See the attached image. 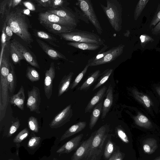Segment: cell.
<instances>
[{
  "instance_id": "1",
  "label": "cell",
  "mask_w": 160,
  "mask_h": 160,
  "mask_svg": "<svg viewBox=\"0 0 160 160\" xmlns=\"http://www.w3.org/2000/svg\"><path fill=\"white\" fill-rule=\"evenodd\" d=\"M5 20V22L10 26L13 32L22 40L29 45L33 42L24 15L17 11L8 12Z\"/></svg>"
},
{
  "instance_id": "2",
  "label": "cell",
  "mask_w": 160,
  "mask_h": 160,
  "mask_svg": "<svg viewBox=\"0 0 160 160\" xmlns=\"http://www.w3.org/2000/svg\"><path fill=\"white\" fill-rule=\"evenodd\" d=\"M10 69V62L5 55L2 56L0 62V121L5 117L9 100V85L7 76Z\"/></svg>"
},
{
  "instance_id": "3",
  "label": "cell",
  "mask_w": 160,
  "mask_h": 160,
  "mask_svg": "<svg viewBox=\"0 0 160 160\" xmlns=\"http://www.w3.org/2000/svg\"><path fill=\"white\" fill-rule=\"evenodd\" d=\"M109 131V126L105 124L93 132L94 136L86 154L81 160H100L103 146Z\"/></svg>"
},
{
  "instance_id": "4",
  "label": "cell",
  "mask_w": 160,
  "mask_h": 160,
  "mask_svg": "<svg viewBox=\"0 0 160 160\" xmlns=\"http://www.w3.org/2000/svg\"><path fill=\"white\" fill-rule=\"evenodd\" d=\"M106 6L100 3L109 23L116 32L120 31L122 28V8L121 2L118 0H107Z\"/></svg>"
},
{
  "instance_id": "5",
  "label": "cell",
  "mask_w": 160,
  "mask_h": 160,
  "mask_svg": "<svg viewBox=\"0 0 160 160\" xmlns=\"http://www.w3.org/2000/svg\"><path fill=\"white\" fill-rule=\"evenodd\" d=\"M58 35L66 41L95 43L100 46L104 45V40L97 34L77 29H74L70 32L61 33Z\"/></svg>"
},
{
  "instance_id": "6",
  "label": "cell",
  "mask_w": 160,
  "mask_h": 160,
  "mask_svg": "<svg viewBox=\"0 0 160 160\" xmlns=\"http://www.w3.org/2000/svg\"><path fill=\"white\" fill-rule=\"evenodd\" d=\"M76 4L85 15L98 33L100 35L103 32L102 29L95 13L91 1L77 0Z\"/></svg>"
},
{
  "instance_id": "7",
  "label": "cell",
  "mask_w": 160,
  "mask_h": 160,
  "mask_svg": "<svg viewBox=\"0 0 160 160\" xmlns=\"http://www.w3.org/2000/svg\"><path fill=\"white\" fill-rule=\"evenodd\" d=\"M28 97L26 104L27 108L31 112L40 114L41 98L39 88L33 86L31 90L28 91Z\"/></svg>"
},
{
  "instance_id": "8",
  "label": "cell",
  "mask_w": 160,
  "mask_h": 160,
  "mask_svg": "<svg viewBox=\"0 0 160 160\" xmlns=\"http://www.w3.org/2000/svg\"><path fill=\"white\" fill-rule=\"evenodd\" d=\"M72 115V105L70 104L54 117L49 123V127L52 128H57L62 127L70 121Z\"/></svg>"
},
{
  "instance_id": "9",
  "label": "cell",
  "mask_w": 160,
  "mask_h": 160,
  "mask_svg": "<svg viewBox=\"0 0 160 160\" xmlns=\"http://www.w3.org/2000/svg\"><path fill=\"white\" fill-rule=\"evenodd\" d=\"M124 47L125 45L123 44L112 47L103 58L88 65L89 67L95 66L111 62L122 55Z\"/></svg>"
},
{
  "instance_id": "10",
  "label": "cell",
  "mask_w": 160,
  "mask_h": 160,
  "mask_svg": "<svg viewBox=\"0 0 160 160\" xmlns=\"http://www.w3.org/2000/svg\"><path fill=\"white\" fill-rule=\"evenodd\" d=\"M48 13L56 15L77 26L79 19L75 12L64 7L51 9L47 11Z\"/></svg>"
},
{
  "instance_id": "11",
  "label": "cell",
  "mask_w": 160,
  "mask_h": 160,
  "mask_svg": "<svg viewBox=\"0 0 160 160\" xmlns=\"http://www.w3.org/2000/svg\"><path fill=\"white\" fill-rule=\"evenodd\" d=\"M38 19L40 23L42 22L53 23L74 28H75L76 27L73 24L59 16L48 13L47 11L39 13L38 14Z\"/></svg>"
},
{
  "instance_id": "12",
  "label": "cell",
  "mask_w": 160,
  "mask_h": 160,
  "mask_svg": "<svg viewBox=\"0 0 160 160\" xmlns=\"http://www.w3.org/2000/svg\"><path fill=\"white\" fill-rule=\"evenodd\" d=\"M56 74L54 63H51L48 70L46 71L44 83V93L48 99L51 97L52 92L53 80Z\"/></svg>"
},
{
  "instance_id": "13",
  "label": "cell",
  "mask_w": 160,
  "mask_h": 160,
  "mask_svg": "<svg viewBox=\"0 0 160 160\" xmlns=\"http://www.w3.org/2000/svg\"><path fill=\"white\" fill-rule=\"evenodd\" d=\"M12 42L28 63L34 67L40 68L39 66L36 59L23 45L15 39L12 40Z\"/></svg>"
},
{
  "instance_id": "14",
  "label": "cell",
  "mask_w": 160,
  "mask_h": 160,
  "mask_svg": "<svg viewBox=\"0 0 160 160\" xmlns=\"http://www.w3.org/2000/svg\"><path fill=\"white\" fill-rule=\"evenodd\" d=\"M83 134H80L72 138L56 151L58 153H68L72 151L75 150L78 146Z\"/></svg>"
},
{
  "instance_id": "15",
  "label": "cell",
  "mask_w": 160,
  "mask_h": 160,
  "mask_svg": "<svg viewBox=\"0 0 160 160\" xmlns=\"http://www.w3.org/2000/svg\"><path fill=\"white\" fill-rule=\"evenodd\" d=\"M36 40L41 48L50 58L54 60L59 58L67 60L64 55L49 46L42 40L38 38H36Z\"/></svg>"
},
{
  "instance_id": "16",
  "label": "cell",
  "mask_w": 160,
  "mask_h": 160,
  "mask_svg": "<svg viewBox=\"0 0 160 160\" xmlns=\"http://www.w3.org/2000/svg\"><path fill=\"white\" fill-rule=\"evenodd\" d=\"M107 89L106 86H104L95 93L86 106L85 113L91 112L93 108L105 96Z\"/></svg>"
},
{
  "instance_id": "17",
  "label": "cell",
  "mask_w": 160,
  "mask_h": 160,
  "mask_svg": "<svg viewBox=\"0 0 160 160\" xmlns=\"http://www.w3.org/2000/svg\"><path fill=\"white\" fill-rule=\"evenodd\" d=\"M94 133L82 143L73 154L70 160H81L88 151L93 140Z\"/></svg>"
},
{
  "instance_id": "18",
  "label": "cell",
  "mask_w": 160,
  "mask_h": 160,
  "mask_svg": "<svg viewBox=\"0 0 160 160\" xmlns=\"http://www.w3.org/2000/svg\"><path fill=\"white\" fill-rule=\"evenodd\" d=\"M40 24L49 32L56 35L70 32L75 29L53 23L42 22Z\"/></svg>"
},
{
  "instance_id": "19",
  "label": "cell",
  "mask_w": 160,
  "mask_h": 160,
  "mask_svg": "<svg viewBox=\"0 0 160 160\" xmlns=\"http://www.w3.org/2000/svg\"><path fill=\"white\" fill-rule=\"evenodd\" d=\"M105 96V98L102 104L101 114L102 119L105 118L112 104L113 101V88L111 84L110 85L107 89Z\"/></svg>"
},
{
  "instance_id": "20",
  "label": "cell",
  "mask_w": 160,
  "mask_h": 160,
  "mask_svg": "<svg viewBox=\"0 0 160 160\" xmlns=\"http://www.w3.org/2000/svg\"><path fill=\"white\" fill-rule=\"evenodd\" d=\"M25 99L24 90L23 86L22 85L18 93L11 97L10 102L11 104L16 106L22 110H23Z\"/></svg>"
},
{
  "instance_id": "21",
  "label": "cell",
  "mask_w": 160,
  "mask_h": 160,
  "mask_svg": "<svg viewBox=\"0 0 160 160\" xmlns=\"http://www.w3.org/2000/svg\"><path fill=\"white\" fill-rule=\"evenodd\" d=\"M87 122L85 121H80L72 125L61 136L60 141L80 132L86 127Z\"/></svg>"
},
{
  "instance_id": "22",
  "label": "cell",
  "mask_w": 160,
  "mask_h": 160,
  "mask_svg": "<svg viewBox=\"0 0 160 160\" xmlns=\"http://www.w3.org/2000/svg\"><path fill=\"white\" fill-rule=\"evenodd\" d=\"M34 35L37 38L42 39L50 44L56 47H59L60 44L58 40L52 35L45 32L42 31L33 30Z\"/></svg>"
},
{
  "instance_id": "23",
  "label": "cell",
  "mask_w": 160,
  "mask_h": 160,
  "mask_svg": "<svg viewBox=\"0 0 160 160\" xmlns=\"http://www.w3.org/2000/svg\"><path fill=\"white\" fill-rule=\"evenodd\" d=\"M99 70H97L92 73L83 83L82 85L78 88L79 91H87L90 87L98 79L101 75Z\"/></svg>"
},
{
  "instance_id": "24",
  "label": "cell",
  "mask_w": 160,
  "mask_h": 160,
  "mask_svg": "<svg viewBox=\"0 0 160 160\" xmlns=\"http://www.w3.org/2000/svg\"><path fill=\"white\" fill-rule=\"evenodd\" d=\"M103 102L102 100L93 108L91 112L89 124V128L91 130L96 125L102 114Z\"/></svg>"
},
{
  "instance_id": "25",
  "label": "cell",
  "mask_w": 160,
  "mask_h": 160,
  "mask_svg": "<svg viewBox=\"0 0 160 160\" xmlns=\"http://www.w3.org/2000/svg\"><path fill=\"white\" fill-rule=\"evenodd\" d=\"M73 75L72 72H70L63 77L58 85V97L60 96L68 91Z\"/></svg>"
},
{
  "instance_id": "26",
  "label": "cell",
  "mask_w": 160,
  "mask_h": 160,
  "mask_svg": "<svg viewBox=\"0 0 160 160\" xmlns=\"http://www.w3.org/2000/svg\"><path fill=\"white\" fill-rule=\"evenodd\" d=\"M67 44L76 48L82 50L95 51L99 48L100 45L92 43L71 42Z\"/></svg>"
},
{
  "instance_id": "27",
  "label": "cell",
  "mask_w": 160,
  "mask_h": 160,
  "mask_svg": "<svg viewBox=\"0 0 160 160\" xmlns=\"http://www.w3.org/2000/svg\"><path fill=\"white\" fill-rule=\"evenodd\" d=\"M10 69L7 76V80L9 85L10 92L13 93L15 89L17 84L16 76L13 65L10 63Z\"/></svg>"
},
{
  "instance_id": "28",
  "label": "cell",
  "mask_w": 160,
  "mask_h": 160,
  "mask_svg": "<svg viewBox=\"0 0 160 160\" xmlns=\"http://www.w3.org/2000/svg\"><path fill=\"white\" fill-rule=\"evenodd\" d=\"M113 71L112 68H108L105 70L101 73L98 79V82L93 88L92 91L96 90L104 84L108 79Z\"/></svg>"
},
{
  "instance_id": "29",
  "label": "cell",
  "mask_w": 160,
  "mask_h": 160,
  "mask_svg": "<svg viewBox=\"0 0 160 160\" xmlns=\"http://www.w3.org/2000/svg\"><path fill=\"white\" fill-rule=\"evenodd\" d=\"M10 48L11 58L14 63H18L22 60H25L23 57L12 42L10 44Z\"/></svg>"
},
{
  "instance_id": "30",
  "label": "cell",
  "mask_w": 160,
  "mask_h": 160,
  "mask_svg": "<svg viewBox=\"0 0 160 160\" xmlns=\"http://www.w3.org/2000/svg\"><path fill=\"white\" fill-rule=\"evenodd\" d=\"M26 76L32 82L38 81L40 79V76L38 72L34 68L30 66L27 68Z\"/></svg>"
},
{
  "instance_id": "31",
  "label": "cell",
  "mask_w": 160,
  "mask_h": 160,
  "mask_svg": "<svg viewBox=\"0 0 160 160\" xmlns=\"http://www.w3.org/2000/svg\"><path fill=\"white\" fill-rule=\"evenodd\" d=\"M148 0H140L138 2L134 12V19L137 20L148 3Z\"/></svg>"
},
{
  "instance_id": "32",
  "label": "cell",
  "mask_w": 160,
  "mask_h": 160,
  "mask_svg": "<svg viewBox=\"0 0 160 160\" xmlns=\"http://www.w3.org/2000/svg\"><path fill=\"white\" fill-rule=\"evenodd\" d=\"M109 48L107 45H104L103 47L94 56L88 60L87 64L89 65L94 62L103 58L109 52V50L105 51Z\"/></svg>"
},
{
  "instance_id": "33",
  "label": "cell",
  "mask_w": 160,
  "mask_h": 160,
  "mask_svg": "<svg viewBox=\"0 0 160 160\" xmlns=\"http://www.w3.org/2000/svg\"><path fill=\"white\" fill-rule=\"evenodd\" d=\"M89 67L88 64L86 65L83 69L78 75L71 84L69 88L70 89H72L78 85L86 73Z\"/></svg>"
},
{
  "instance_id": "34",
  "label": "cell",
  "mask_w": 160,
  "mask_h": 160,
  "mask_svg": "<svg viewBox=\"0 0 160 160\" xmlns=\"http://www.w3.org/2000/svg\"><path fill=\"white\" fill-rule=\"evenodd\" d=\"M29 134L28 129L27 128H24L14 138L13 140V142L17 144L21 143L28 137Z\"/></svg>"
},
{
  "instance_id": "35",
  "label": "cell",
  "mask_w": 160,
  "mask_h": 160,
  "mask_svg": "<svg viewBox=\"0 0 160 160\" xmlns=\"http://www.w3.org/2000/svg\"><path fill=\"white\" fill-rule=\"evenodd\" d=\"M28 125L29 129L32 131L37 133L39 130V124L37 118L32 116L28 120Z\"/></svg>"
},
{
  "instance_id": "36",
  "label": "cell",
  "mask_w": 160,
  "mask_h": 160,
  "mask_svg": "<svg viewBox=\"0 0 160 160\" xmlns=\"http://www.w3.org/2000/svg\"><path fill=\"white\" fill-rule=\"evenodd\" d=\"M114 146L113 143L110 140H108L105 146L104 156L105 158L108 159L110 158L113 152Z\"/></svg>"
},
{
  "instance_id": "37",
  "label": "cell",
  "mask_w": 160,
  "mask_h": 160,
  "mask_svg": "<svg viewBox=\"0 0 160 160\" xmlns=\"http://www.w3.org/2000/svg\"><path fill=\"white\" fill-rule=\"evenodd\" d=\"M41 139L40 137L34 136L31 137L28 142V147L31 149H34L39 144Z\"/></svg>"
},
{
  "instance_id": "38",
  "label": "cell",
  "mask_w": 160,
  "mask_h": 160,
  "mask_svg": "<svg viewBox=\"0 0 160 160\" xmlns=\"http://www.w3.org/2000/svg\"><path fill=\"white\" fill-rule=\"evenodd\" d=\"M160 21V3L158 4L157 11L150 24V28L154 27Z\"/></svg>"
},
{
  "instance_id": "39",
  "label": "cell",
  "mask_w": 160,
  "mask_h": 160,
  "mask_svg": "<svg viewBox=\"0 0 160 160\" xmlns=\"http://www.w3.org/2000/svg\"><path fill=\"white\" fill-rule=\"evenodd\" d=\"M141 45L142 48H144L148 43L154 41V39L150 36L147 34L141 35L140 37Z\"/></svg>"
},
{
  "instance_id": "40",
  "label": "cell",
  "mask_w": 160,
  "mask_h": 160,
  "mask_svg": "<svg viewBox=\"0 0 160 160\" xmlns=\"http://www.w3.org/2000/svg\"><path fill=\"white\" fill-rule=\"evenodd\" d=\"M69 4L67 1L63 0H52L51 8L52 9H56L60 7H64V6L68 5Z\"/></svg>"
},
{
  "instance_id": "41",
  "label": "cell",
  "mask_w": 160,
  "mask_h": 160,
  "mask_svg": "<svg viewBox=\"0 0 160 160\" xmlns=\"http://www.w3.org/2000/svg\"><path fill=\"white\" fill-rule=\"evenodd\" d=\"M8 1V0H4L0 3V14L1 19H3L5 15H6L8 12V10L7 9Z\"/></svg>"
},
{
  "instance_id": "42",
  "label": "cell",
  "mask_w": 160,
  "mask_h": 160,
  "mask_svg": "<svg viewBox=\"0 0 160 160\" xmlns=\"http://www.w3.org/2000/svg\"><path fill=\"white\" fill-rule=\"evenodd\" d=\"M3 29L4 30L6 37V40L8 41L11 38L13 35V32L10 26L6 23H4V27Z\"/></svg>"
},
{
  "instance_id": "43",
  "label": "cell",
  "mask_w": 160,
  "mask_h": 160,
  "mask_svg": "<svg viewBox=\"0 0 160 160\" xmlns=\"http://www.w3.org/2000/svg\"><path fill=\"white\" fill-rule=\"evenodd\" d=\"M20 125V122L19 120L12 123L9 130L8 136H11L15 132L19 127Z\"/></svg>"
},
{
  "instance_id": "44",
  "label": "cell",
  "mask_w": 160,
  "mask_h": 160,
  "mask_svg": "<svg viewBox=\"0 0 160 160\" xmlns=\"http://www.w3.org/2000/svg\"><path fill=\"white\" fill-rule=\"evenodd\" d=\"M74 9L75 12L77 14L78 19L84 22L87 24L89 23V21L84 13L80 9H78L77 8L74 7Z\"/></svg>"
},
{
  "instance_id": "45",
  "label": "cell",
  "mask_w": 160,
  "mask_h": 160,
  "mask_svg": "<svg viewBox=\"0 0 160 160\" xmlns=\"http://www.w3.org/2000/svg\"><path fill=\"white\" fill-rule=\"evenodd\" d=\"M117 132L118 136L122 141L125 143L129 142L128 137L122 129L118 127L117 128Z\"/></svg>"
},
{
  "instance_id": "46",
  "label": "cell",
  "mask_w": 160,
  "mask_h": 160,
  "mask_svg": "<svg viewBox=\"0 0 160 160\" xmlns=\"http://www.w3.org/2000/svg\"><path fill=\"white\" fill-rule=\"evenodd\" d=\"M35 1L43 7H51L52 0H36Z\"/></svg>"
},
{
  "instance_id": "47",
  "label": "cell",
  "mask_w": 160,
  "mask_h": 160,
  "mask_svg": "<svg viewBox=\"0 0 160 160\" xmlns=\"http://www.w3.org/2000/svg\"><path fill=\"white\" fill-rule=\"evenodd\" d=\"M153 34H160V21L152 30Z\"/></svg>"
},
{
  "instance_id": "48",
  "label": "cell",
  "mask_w": 160,
  "mask_h": 160,
  "mask_svg": "<svg viewBox=\"0 0 160 160\" xmlns=\"http://www.w3.org/2000/svg\"><path fill=\"white\" fill-rule=\"evenodd\" d=\"M142 98L146 106L148 108L150 106V102L148 97L146 96H143Z\"/></svg>"
},
{
  "instance_id": "49",
  "label": "cell",
  "mask_w": 160,
  "mask_h": 160,
  "mask_svg": "<svg viewBox=\"0 0 160 160\" xmlns=\"http://www.w3.org/2000/svg\"><path fill=\"white\" fill-rule=\"evenodd\" d=\"M138 120L142 123H145L148 121V118L145 116L140 115L138 118Z\"/></svg>"
},
{
  "instance_id": "50",
  "label": "cell",
  "mask_w": 160,
  "mask_h": 160,
  "mask_svg": "<svg viewBox=\"0 0 160 160\" xmlns=\"http://www.w3.org/2000/svg\"><path fill=\"white\" fill-rule=\"evenodd\" d=\"M114 160H122V154L119 151L116 152Z\"/></svg>"
},
{
  "instance_id": "51",
  "label": "cell",
  "mask_w": 160,
  "mask_h": 160,
  "mask_svg": "<svg viewBox=\"0 0 160 160\" xmlns=\"http://www.w3.org/2000/svg\"><path fill=\"white\" fill-rule=\"evenodd\" d=\"M22 1L21 0H12V7L14 8L17 6Z\"/></svg>"
},
{
  "instance_id": "52",
  "label": "cell",
  "mask_w": 160,
  "mask_h": 160,
  "mask_svg": "<svg viewBox=\"0 0 160 160\" xmlns=\"http://www.w3.org/2000/svg\"><path fill=\"white\" fill-rule=\"evenodd\" d=\"M143 148L144 151L146 152L149 153L150 151V147L148 144H145L143 147Z\"/></svg>"
},
{
  "instance_id": "53",
  "label": "cell",
  "mask_w": 160,
  "mask_h": 160,
  "mask_svg": "<svg viewBox=\"0 0 160 160\" xmlns=\"http://www.w3.org/2000/svg\"><path fill=\"white\" fill-rule=\"evenodd\" d=\"M130 33V31L129 30H128L124 33L123 35L126 37H129Z\"/></svg>"
},
{
  "instance_id": "54",
  "label": "cell",
  "mask_w": 160,
  "mask_h": 160,
  "mask_svg": "<svg viewBox=\"0 0 160 160\" xmlns=\"http://www.w3.org/2000/svg\"><path fill=\"white\" fill-rule=\"evenodd\" d=\"M116 153L113 154L112 156L109 158V160H114Z\"/></svg>"
},
{
  "instance_id": "55",
  "label": "cell",
  "mask_w": 160,
  "mask_h": 160,
  "mask_svg": "<svg viewBox=\"0 0 160 160\" xmlns=\"http://www.w3.org/2000/svg\"><path fill=\"white\" fill-rule=\"evenodd\" d=\"M8 160H13V159H8Z\"/></svg>"
}]
</instances>
